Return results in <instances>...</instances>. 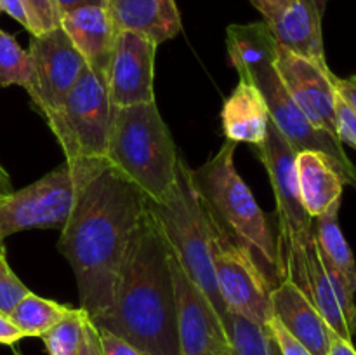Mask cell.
Returning <instances> with one entry per match:
<instances>
[{
    "instance_id": "1",
    "label": "cell",
    "mask_w": 356,
    "mask_h": 355,
    "mask_svg": "<svg viewBox=\"0 0 356 355\" xmlns=\"http://www.w3.org/2000/svg\"><path fill=\"white\" fill-rule=\"evenodd\" d=\"M146 205V195L106 160H90L58 242L75 274L80 308L90 320L111 306L125 249Z\"/></svg>"
},
{
    "instance_id": "2",
    "label": "cell",
    "mask_w": 356,
    "mask_h": 355,
    "mask_svg": "<svg viewBox=\"0 0 356 355\" xmlns=\"http://www.w3.org/2000/svg\"><path fill=\"white\" fill-rule=\"evenodd\" d=\"M170 247L148 211L132 232L111 306L99 319L106 329L148 355H179L176 289Z\"/></svg>"
},
{
    "instance_id": "3",
    "label": "cell",
    "mask_w": 356,
    "mask_h": 355,
    "mask_svg": "<svg viewBox=\"0 0 356 355\" xmlns=\"http://www.w3.org/2000/svg\"><path fill=\"white\" fill-rule=\"evenodd\" d=\"M226 45L240 80L252 84L259 90L266 101L271 122L294 152L312 150L323 153L336 167L343 183L356 188V167L344 152L343 143L330 132L315 127L285 89L275 65L278 44L266 21L229 24Z\"/></svg>"
},
{
    "instance_id": "4",
    "label": "cell",
    "mask_w": 356,
    "mask_h": 355,
    "mask_svg": "<svg viewBox=\"0 0 356 355\" xmlns=\"http://www.w3.org/2000/svg\"><path fill=\"white\" fill-rule=\"evenodd\" d=\"M236 143L226 139L214 157L190 169L191 183L212 221L259 261L273 285L282 278L278 240L252 191L235 167Z\"/></svg>"
},
{
    "instance_id": "5",
    "label": "cell",
    "mask_w": 356,
    "mask_h": 355,
    "mask_svg": "<svg viewBox=\"0 0 356 355\" xmlns=\"http://www.w3.org/2000/svg\"><path fill=\"white\" fill-rule=\"evenodd\" d=\"M179 155L155 101L113 108L104 160L148 200H160L172 187Z\"/></svg>"
},
{
    "instance_id": "6",
    "label": "cell",
    "mask_w": 356,
    "mask_h": 355,
    "mask_svg": "<svg viewBox=\"0 0 356 355\" xmlns=\"http://www.w3.org/2000/svg\"><path fill=\"white\" fill-rule=\"evenodd\" d=\"M148 211L162 228L179 267L205 292L222 319L228 310L216 284L212 219L195 191L190 167L183 155L177 160L176 181L160 200H148Z\"/></svg>"
},
{
    "instance_id": "7",
    "label": "cell",
    "mask_w": 356,
    "mask_h": 355,
    "mask_svg": "<svg viewBox=\"0 0 356 355\" xmlns=\"http://www.w3.org/2000/svg\"><path fill=\"white\" fill-rule=\"evenodd\" d=\"M113 106L106 82L86 68L61 104L45 115L49 127L61 145L65 160L104 159Z\"/></svg>"
},
{
    "instance_id": "8",
    "label": "cell",
    "mask_w": 356,
    "mask_h": 355,
    "mask_svg": "<svg viewBox=\"0 0 356 355\" xmlns=\"http://www.w3.org/2000/svg\"><path fill=\"white\" fill-rule=\"evenodd\" d=\"M89 164L90 160H65L28 187L0 198V240L23 230L63 228L75 207Z\"/></svg>"
},
{
    "instance_id": "9",
    "label": "cell",
    "mask_w": 356,
    "mask_h": 355,
    "mask_svg": "<svg viewBox=\"0 0 356 355\" xmlns=\"http://www.w3.org/2000/svg\"><path fill=\"white\" fill-rule=\"evenodd\" d=\"M212 261L216 284L226 310L257 324L268 326L273 319L271 291L259 261L243 244L229 237L212 221Z\"/></svg>"
},
{
    "instance_id": "10",
    "label": "cell",
    "mask_w": 356,
    "mask_h": 355,
    "mask_svg": "<svg viewBox=\"0 0 356 355\" xmlns=\"http://www.w3.org/2000/svg\"><path fill=\"white\" fill-rule=\"evenodd\" d=\"M257 155L266 167L273 188L278 219V253H282L302 242L313 232V218L306 212L299 194L296 169L298 153L270 118L266 138L257 146Z\"/></svg>"
},
{
    "instance_id": "11",
    "label": "cell",
    "mask_w": 356,
    "mask_h": 355,
    "mask_svg": "<svg viewBox=\"0 0 356 355\" xmlns=\"http://www.w3.org/2000/svg\"><path fill=\"white\" fill-rule=\"evenodd\" d=\"M28 52L31 58V79L26 93L45 117L65 101L86 72L87 63L61 26L33 35Z\"/></svg>"
},
{
    "instance_id": "12",
    "label": "cell",
    "mask_w": 356,
    "mask_h": 355,
    "mask_svg": "<svg viewBox=\"0 0 356 355\" xmlns=\"http://www.w3.org/2000/svg\"><path fill=\"white\" fill-rule=\"evenodd\" d=\"M170 265L176 289L179 355H229L228 338L218 310L184 274L174 254Z\"/></svg>"
},
{
    "instance_id": "13",
    "label": "cell",
    "mask_w": 356,
    "mask_h": 355,
    "mask_svg": "<svg viewBox=\"0 0 356 355\" xmlns=\"http://www.w3.org/2000/svg\"><path fill=\"white\" fill-rule=\"evenodd\" d=\"M159 45L136 31H118L106 73L108 97L113 108L155 101L153 72Z\"/></svg>"
},
{
    "instance_id": "14",
    "label": "cell",
    "mask_w": 356,
    "mask_h": 355,
    "mask_svg": "<svg viewBox=\"0 0 356 355\" xmlns=\"http://www.w3.org/2000/svg\"><path fill=\"white\" fill-rule=\"evenodd\" d=\"M275 65L287 93L301 108L302 113L309 118V122L315 127L323 129L337 138V93L334 89V73L330 72L329 65H320L312 59L296 56L282 49L280 45L277 47Z\"/></svg>"
},
{
    "instance_id": "15",
    "label": "cell",
    "mask_w": 356,
    "mask_h": 355,
    "mask_svg": "<svg viewBox=\"0 0 356 355\" xmlns=\"http://www.w3.org/2000/svg\"><path fill=\"white\" fill-rule=\"evenodd\" d=\"M273 317L312 355H327L332 329L312 301L289 278H280L271 291Z\"/></svg>"
},
{
    "instance_id": "16",
    "label": "cell",
    "mask_w": 356,
    "mask_h": 355,
    "mask_svg": "<svg viewBox=\"0 0 356 355\" xmlns=\"http://www.w3.org/2000/svg\"><path fill=\"white\" fill-rule=\"evenodd\" d=\"M325 7V0H292L266 23L282 49L327 65L322 35Z\"/></svg>"
},
{
    "instance_id": "17",
    "label": "cell",
    "mask_w": 356,
    "mask_h": 355,
    "mask_svg": "<svg viewBox=\"0 0 356 355\" xmlns=\"http://www.w3.org/2000/svg\"><path fill=\"white\" fill-rule=\"evenodd\" d=\"M61 28L83 56L87 68L106 80L115 38L118 33L111 23L106 7L83 6L68 10L61 14Z\"/></svg>"
},
{
    "instance_id": "18",
    "label": "cell",
    "mask_w": 356,
    "mask_h": 355,
    "mask_svg": "<svg viewBox=\"0 0 356 355\" xmlns=\"http://www.w3.org/2000/svg\"><path fill=\"white\" fill-rule=\"evenodd\" d=\"M106 10L117 31H136L156 45L181 31L176 0H108Z\"/></svg>"
},
{
    "instance_id": "19",
    "label": "cell",
    "mask_w": 356,
    "mask_h": 355,
    "mask_svg": "<svg viewBox=\"0 0 356 355\" xmlns=\"http://www.w3.org/2000/svg\"><path fill=\"white\" fill-rule=\"evenodd\" d=\"M221 120L228 141L259 146L266 138L270 111L259 90L240 80L222 104Z\"/></svg>"
},
{
    "instance_id": "20",
    "label": "cell",
    "mask_w": 356,
    "mask_h": 355,
    "mask_svg": "<svg viewBox=\"0 0 356 355\" xmlns=\"http://www.w3.org/2000/svg\"><path fill=\"white\" fill-rule=\"evenodd\" d=\"M296 169L302 205L312 218L323 214L334 202L343 198V180L323 153L299 152Z\"/></svg>"
},
{
    "instance_id": "21",
    "label": "cell",
    "mask_w": 356,
    "mask_h": 355,
    "mask_svg": "<svg viewBox=\"0 0 356 355\" xmlns=\"http://www.w3.org/2000/svg\"><path fill=\"white\" fill-rule=\"evenodd\" d=\"M341 200L334 202L323 214L313 218V237L322 261L339 271L350 287L356 292V261L350 244L339 226Z\"/></svg>"
},
{
    "instance_id": "22",
    "label": "cell",
    "mask_w": 356,
    "mask_h": 355,
    "mask_svg": "<svg viewBox=\"0 0 356 355\" xmlns=\"http://www.w3.org/2000/svg\"><path fill=\"white\" fill-rule=\"evenodd\" d=\"M222 326L229 343V355H282L273 333L264 324L226 312Z\"/></svg>"
},
{
    "instance_id": "23",
    "label": "cell",
    "mask_w": 356,
    "mask_h": 355,
    "mask_svg": "<svg viewBox=\"0 0 356 355\" xmlns=\"http://www.w3.org/2000/svg\"><path fill=\"white\" fill-rule=\"evenodd\" d=\"M70 312H72V306L61 305L54 299L42 298L30 291L14 306L9 317L23 331L24 336L42 338Z\"/></svg>"
},
{
    "instance_id": "24",
    "label": "cell",
    "mask_w": 356,
    "mask_h": 355,
    "mask_svg": "<svg viewBox=\"0 0 356 355\" xmlns=\"http://www.w3.org/2000/svg\"><path fill=\"white\" fill-rule=\"evenodd\" d=\"M92 320L86 310L72 308L56 326L42 336L49 355H86Z\"/></svg>"
},
{
    "instance_id": "25",
    "label": "cell",
    "mask_w": 356,
    "mask_h": 355,
    "mask_svg": "<svg viewBox=\"0 0 356 355\" xmlns=\"http://www.w3.org/2000/svg\"><path fill=\"white\" fill-rule=\"evenodd\" d=\"M31 79L30 52L24 51L14 35L0 28V87L21 86L26 89Z\"/></svg>"
},
{
    "instance_id": "26",
    "label": "cell",
    "mask_w": 356,
    "mask_h": 355,
    "mask_svg": "<svg viewBox=\"0 0 356 355\" xmlns=\"http://www.w3.org/2000/svg\"><path fill=\"white\" fill-rule=\"evenodd\" d=\"M23 3L30 23L28 31L31 37L61 26V10L56 0H23Z\"/></svg>"
},
{
    "instance_id": "27",
    "label": "cell",
    "mask_w": 356,
    "mask_h": 355,
    "mask_svg": "<svg viewBox=\"0 0 356 355\" xmlns=\"http://www.w3.org/2000/svg\"><path fill=\"white\" fill-rule=\"evenodd\" d=\"M30 292L7 263L6 253H0V313L10 315L14 306Z\"/></svg>"
},
{
    "instance_id": "28",
    "label": "cell",
    "mask_w": 356,
    "mask_h": 355,
    "mask_svg": "<svg viewBox=\"0 0 356 355\" xmlns=\"http://www.w3.org/2000/svg\"><path fill=\"white\" fill-rule=\"evenodd\" d=\"M336 132L341 143L356 150V111L351 110L339 96L336 97Z\"/></svg>"
},
{
    "instance_id": "29",
    "label": "cell",
    "mask_w": 356,
    "mask_h": 355,
    "mask_svg": "<svg viewBox=\"0 0 356 355\" xmlns=\"http://www.w3.org/2000/svg\"><path fill=\"white\" fill-rule=\"evenodd\" d=\"M97 334H99L101 354L103 355H148L129 341L118 338L117 334L110 333V331L97 329Z\"/></svg>"
},
{
    "instance_id": "30",
    "label": "cell",
    "mask_w": 356,
    "mask_h": 355,
    "mask_svg": "<svg viewBox=\"0 0 356 355\" xmlns=\"http://www.w3.org/2000/svg\"><path fill=\"white\" fill-rule=\"evenodd\" d=\"M268 327H270L271 333H273L275 340H277L278 347H280L282 355H312L298 340H294V338L285 331V327L282 326L275 317L268 322Z\"/></svg>"
},
{
    "instance_id": "31",
    "label": "cell",
    "mask_w": 356,
    "mask_h": 355,
    "mask_svg": "<svg viewBox=\"0 0 356 355\" xmlns=\"http://www.w3.org/2000/svg\"><path fill=\"white\" fill-rule=\"evenodd\" d=\"M332 82L337 96H339L351 110L356 111V75L346 77V79H341V77L334 75Z\"/></svg>"
},
{
    "instance_id": "32",
    "label": "cell",
    "mask_w": 356,
    "mask_h": 355,
    "mask_svg": "<svg viewBox=\"0 0 356 355\" xmlns=\"http://www.w3.org/2000/svg\"><path fill=\"white\" fill-rule=\"evenodd\" d=\"M26 338L23 331L10 320L9 315L0 313V345H14L19 340Z\"/></svg>"
},
{
    "instance_id": "33",
    "label": "cell",
    "mask_w": 356,
    "mask_h": 355,
    "mask_svg": "<svg viewBox=\"0 0 356 355\" xmlns=\"http://www.w3.org/2000/svg\"><path fill=\"white\" fill-rule=\"evenodd\" d=\"M0 10H3L6 14H9L13 19H16L19 24H23L26 30L30 28L23 0H0Z\"/></svg>"
},
{
    "instance_id": "34",
    "label": "cell",
    "mask_w": 356,
    "mask_h": 355,
    "mask_svg": "<svg viewBox=\"0 0 356 355\" xmlns=\"http://www.w3.org/2000/svg\"><path fill=\"white\" fill-rule=\"evenodd\" d=\"M250 2H252V6L256 7L261 14H263L264 21H270L275 14L280 13V10L284 9L289 2H292V0H250Z\"/></svg>"
},
{
    "instance_id": "35",
    "label": "cell",
    "mask_w": 356,
    "mask_h": 355,
    "mask_svg": "<svg viewBox=\"0 0 356 355\" xmlns=\"http://www.w3.org/2000/svg\"><path fill=\"white\" fill-rule=\"evenodd\" d=\"M327 355H356V348L353 347V341H346L334 334Z\"/></svg>"
},
{
    "instance_id": "36",
    "label": "cell",
    "mask_w": 356,
    "mask_h": 355,
    "mask_svg": "<svg viewBox=\"0 0 356 355\" xmlns=\"http://www.w3.org/2000/svg\"><path fill=\"white\" fill-rule=\"evenodd\" d=\"M58 2L59 10L61 14L68 13V10L76 9V7H83V6H103L106 7L108 0H56Z\"/></svg>"
},
{
    "instance_id": "37",
    "label": "cell",
    "mask_w": 356,
    "mask_h": 355,
    "mask_svg": "<svg viewBox=\"0 0 356 355\" xmlns=\"http://www.w3.org/2000/svg\"><path fill=\"white\" fill-rule=\"evenodd\" d=\"M86 355H103L101 354V345H99V334H97V327L92 324L89 336V345H87Z\"/></svg>"
},
{
    "instance_id": "38",
    "label": "cell",
    "mask_w": 356,
    "mask_h": 355,
    "mask_svg": "<svg viewBox=\"0 0 356 355\" xmlns=\"http://www.w3.org/2000/svg\"><path fill=\"white\" fill-rule=\"evenodd\" d=\"M13 181H10V176L7 174V171L0 166V198L7 197L9 194H13Z\"/></svg>"
},
{
    "instance_id": "39",
    "label": "cell",
    "mask_w": 356,
    "mask_h": 355,
    "mask_svg": "<svg viewBox=\"0 0 356 355\" xmlns=\"http://www.w3.org/2000/svg\"><path fill=\"white\" fill-rule=\"evenodd\" d=\"M351 331H353V333H356V310H355V313H353V319H351Z\"/></svg>"
},
{
    "instance_id": "40",
    "label": "cell",
    "mask_w": 356,
    "mask_h": 355,
    "mask_svg": "<svg viewBox=\"0 0 356 355\" xmlns=\"http://www.w3.org/2000/svg\"><path fill=\"white\" fill-rule=\"evenodd\" d=\"M0 253H6V247H3L2 240H0Z\"/></svg>"
},
{
    "instance_id": "41",
    "label": "cell",
    "mask_w": 356,
    "mask_h": 355,
    "mask_svg": "<svg viewBox=\"0 0 356 355\" xmlns=\"http://www.w3.org/2000/svg\"><path fill=\"white\" fill-rule=\"evenodd\" d=\"M325 2H329V0H325Z\"/></svg>"
},
{
    "instance_id": "42",
    "label": "cell",
    "mask_w": 356,
    "mask_h": 355,
    "mask_svg": "<svg viewBox=\"0 0 356 355\" xmlns=\"http://www.w3.org/2000/svg\"><path fill=\"white\" fill-rule=\"evenodd\" d=\"M16 355H19V354H16Z\"/></svg>"
},
{
    "instance_id": "43",
    "label": "cell",
    "mask_w": 356,
    "mask_h": 355,
    "mask_svg": "<svg viewBox=\"0 0 356 355\" xmlns=\"http://www.w3.org/2000/svg\"><path fill=\"white\" fill-rule=\"evenodd\" d=\"M0 13H2V10H0Z\"/></svg>"
}]
</instances>
